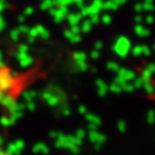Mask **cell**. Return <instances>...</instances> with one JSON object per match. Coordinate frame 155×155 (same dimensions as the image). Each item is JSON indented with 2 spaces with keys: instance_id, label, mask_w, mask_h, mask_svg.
<instances>
[{
  "instance_id": "obj_1",
  "label": "cell",
  "mask_w": 155,
  "mask_h": 155,
  "mask_svg": "<svg viewBox=\"0 0 155 155\" xmlns=\"http://www.w3.org/2000/svg\"><path fill=\"white\" fill-rule=\"evenodd\" d=\"M81 144V140H78L76 137L72 136H58L56 137V146L58 147H63L67 150H71L72 153H77L78 146Z\"/></svg>"
},
{
  "instance_id": "obj_2",
  "label": "cell",
  "mask_w": 155,
  "mask_h": 155,
  "mask_svg": "<svg viewBox=\"0 0 155 155\" xmlns=\"http://www.w3.org/2000/svg\"><path fill=\"white\" fill-rule=\"evenodd\" d=\"M13 81H14V78H13L11 71L5 70V69H0V92H5L9 87H12Z\"/></svg>"
},
{
  "instance_id": "obj_3",
  "label": "cell",
  "mask_w": 155,
  "mask_h": 155,
  "mask_svg": "<svg viewBox=\"0 0 155 155\" xmlns=\"http://www.w3.org/2000/svg\"><path fill=\"white\" fill-rule=\"evenodd\" d=\"M127 48H129V41L125 38H120L116 41V44L114 45V51H116L117 54L121 56L127 55Z\"/></svg>"
},
{
  "instance_id": "obj_4",
  "label": "cell",
  "mask_w": 155,
  "mask_h": 155,
  "mask_svg": "<svg viewBox=\"0 0 155 155\" xmlns=\"http://www.w3.org/2000/svg\"><path fill=\"white\" fill-rule=\"evenodd\" d=\"M23 147H24V143H23L22 140H17V141L13 143V144H11L7 147L6 153H8L9 155L18 154V153L23 150Z\"/></svg>"
},
{
  "instance_id": "obj_5",
  "label": "cell",
  "mask_w": 155,
  "mask_h": 155,
  "mask_svg": "<svg viewBox=\"0 0 155 155\" xmlns=\"http://www.w3.org/2000/svg\"><path fill=\"white\" fill-rule=\"evenodd\" d=\"M152 74H150L148 77L146 78L145 77V90L147 91V93H150L152 97H155V83L153 82V79H152Z\"/></svg>"
},
{
  "instance_id": "obj_6",
  "label": "cell",
  "mask_w": 155,
  "mask_h": 155,
  "mask_svg": "<svg viewBox=\"0 0 155 155\" xmlns=\"http://www.w3.org/2000/svg\"><path fill=\"white\" fill-rule=\"evenodd\" d=\"M90 139H91V141H92L95 146H97V145H98V146H100V145L102 144V143L106 140L105 136H104V134H100V133H98L95 130L90 132Z\"/></svg>"
},
{
  "instance_id": "obj_7",
  "label": "cell",
  "mask_w": 155,
  "mask_h": 155,
  "mask_svg": "<svg viewBox=\"0 0 155 155\" xmlns=\"http://www.w3.org/2000/svg\"><path fill=\"white\" fill-rule=\"evenodd\" d=\"M17 60H18L20 64L22 67H29L32 62V59L28 55V53H22V52H18Z\"/></svg>"
},
{
  "instance_id": "obj_8",
  "label": "cell",
  "mask_w": 155,
  "mask_h": 155,
  "mask_svg": "<svg viewBox=\"0 0 155 155\" xmlns=\"http://www.w3.org/2000/svg\"><path fill=\"white\" fill-rule=\"evenodd\" d=\"M43 98H44V100L50 106H55L56 104H58V101H59V99L56 98L55 95H53V94H51L50 92H46V93H44V95H43Z\"/></svg>"
},
{
  "instance_id": "obj_9",
  "label": "cell",
  "mask_w": 155,
  "mask_h": 155,
  "mask_svg": "<svg viewBox=\"0 0 155 155\" xmlns=\"http://www.w3.org/2000/svg\"><path fill=\"white\" fill-rule=\"evenodd\" d=\"M33 152L35 153H41V154H47L48 153V147L45 144H37L33 147Z\"/></svg>"
},
{
  "instance_id": "obj_10",
  "label": "cell",
  "mask_w": 155,
  "mask_h": 155,
  "mask_svg": "<svg viewBox=\"0 0 155 155\" xmlns=\"http://www.w3.org/2000/svg\"><path fill=\"white\" fill-rule=\"evenodd\" d=\"M97 87H98V93H99V95H101V97H104L106 94V92H107V85H106L101 79H99V81H97Z\"/></svg>"
},
{
  "instance_id": "obj_11",
  "label": "cell",
  "mask_w": 155,
  "mask_h": 155,
  "mask_svg": "<svg viewBox=\"0 0 155 155\" xmlns=\"http://www.w3.org/2000/svg\"><path fill=\"white\" fill-rule=\"evenodd\" d=\"M52 14H53V17H54V20H55L56 22H61L62 20L66 17V9L59 12H53Z\"/></svg>"
},
{
  "instance_id": "obj_12",
  "label": "cell",
  "mask_w": 155,
  "mask_h": 155,
  "mask_svg": "<svg viewBox=\"0 0 155 155\" xmlns=\"http://www.w3.org/2000/svg\"><path fill=\"white\" fill-rule=\"evenodd\" d=\"M66 37L71 43H78L79 40H81V37H79V35H75V33H72L71 31H66Z\"/></svg>"
},
{
  "instance_id": "obj_13",
  "label": "cell",
  "mask_w": 155,
  "mask_h": 155,
  "mask_svg": "<svg viewBox=\"0 0 155 155\" xmlns=\"http://www.w3.org/2000/svg\"><path fill=\"white\" fill-rule=\"evenodd\" d=\"M81 18H82L81 15L74 14V15L68 16V21H69V23L71 24V27H72V25H78V23H79V21H81Z\"/></svg>"
},
{
  "instance_id": "obj_14",
  "label": "cell",
  "mask_w": 155,
  "mask_h": 155,
  "mask_svg": "<svg viewBox=\"0 0 155 155\" xmlns=\"http://www.w3.org/2000/svg\"><path fill=\"white\" fill-rule=\"evenodd\" d=\"M86 120H87L91 124H94V125H97V127L101 123L99 117L95 116V115H92V114H87V115H86Z\"/></svg>"
},
{
  "instance_id": "obj_15",
  "label": "cell",
  "mask_w": 155,
  "mask_h": 155,
  "mask_svg": "<svg viewBox=\"0 0 155 155\" xmlns=\"http://www.w3.org/2000/svg\"><path fill=\"white\" fill-rule=\"evenodd\" d=\"M0 122H1V124H4L5 127H8V125H12L13 123L15 122V120L13 118L12 116H9V117H2L1 120H0Z\"/></svg>"
},
{
  "instance_id": "obj_16",
  "label": "cell",
  "mask_w": 155,
  "mask_h": 155,
  "mask_svg": "<svg viewBox=\"0 0 155 155\" xmlns=\"http://www.w3.org/2000/svg\"><path fill=\"white\" fill-rule=\"evenodd\" d=\"M36 30H37V35L40 36V37H43V38H47V37H48V31H47L44 27H41V28H40V27H37Z\"/></svg>"
},
{
  "instance_id": "obj_17",
  "label": "cell",
  "mask_w": 155,
  "mask_h": 155,
  "mask_svg": "<svg viewBox=\"0 0 155 155\" xmlns=\"http://www.w3.org/2000/svg\"><path fill=\"white\" fill-rule=\"evenodd\" d=\"M91 28H92V23H91V21H85V22L83 23V25L81 27V31L87 32V31L91 30Z\"/></svg>"
},
{
  "instance_id": "obj_18",
  "label": "cell",
  "mask_w": 155,
  "mask_h": 155,
  "mask_svg": "<svg viewBox=\"0 0 155 155\" xmlns=\"http://www.w3.org/2000/svg\"><path fill=\"white\" fill-rule=\"evenodd\" d=\"M74 58H75L76 61H85V60H86V55H85L84 53H82V52L75 53V54H74Z\"/></svg>"
},
{
  "instance_id": "obj_19",
  "label": "cell",
  "mask_w": 155,
  "mask_h": 155,
  "mask_svg": "<svg viewBox=\"0 0 155 155\" xmlns=\"http://www.w3.org/2000/svg\"><path fill=\"white\" fill-rule=\"evenodd\" d=\"M107 68H108L109 70H111V71H116V70H118V66H117L115 62H109V63L107 64Z\"/></svg>"
},
{
  "instance_id": "obj_20",
  "label": "cell",
  "mask_w": 155,
  "mask_h": 155,
  "mask_svg": "<svg viewBox=\"0 0 155 155\" xmlns=\"http://www.w3.org/2000/svg\"><path fill=\"white\" fill-rule=\"evenodd\" d=\"M35 95H36V94L33 93V92H25V93H24V97H25V99L28 100V102H31V101H32Z\"/></svg>"
},
{
  "instance_id": "obj_21",
  "label": "cell",
  "mask_w": 155,
  "mask_h": 155,
  "mask_svg": "<svg viewBox=\"0 0 155 155\" xmlns=\"http://www.w3.org/2000/svg\"><path fill=\"white\" fill-rule=\"evenodd\" d=\"M84 136H85V132H84V130H78L77 133H76V138L78 140H82L84 138Z\"/></svg>"
},
{
  "instance_id": "obj_22",
  "label": "cell",
  "mask_w": 155,
  "mask_h": 155,
  "mask_svg": "<svg viewBox=\"0 0 155 155\" xmlns=\"http://www.w3.org/2000/svg\"><path fill=\"white\" fill-rule=\"evenodd\" d=\"M20 31L18 30H15V31H12V38L14 39V40H17V38H18V35H20Z\"/></svg>"
},
{
  "instance_id": "obj_23",
  "label": "cell",
  "mask_w": 155,
  "mask_h": 155,
  "mask_svg": "<svg viewBox=\"0 0 155 155\" xmlns=\"http://www.w3.org/2000/svg\"><path fill=\"white\" fill-rule=\"evenodd\" d=\"M110 16H108V15H106V16H102V22L106 23V24H109L110 23Z\"/></svg>"
},
{
  "instance_id": "obj_24",
  "label": "cell",
  "mask_w": 155,
  "mask_h": 155,
  "mask_svg": "<svg viewBox=\"0 0 155 155\" xmlns=\"http://www.w3.org/2000/svg\"><path fill=\"white\" fill-rule=\"evenodd\" d=\"M4 28H5V21L2 20V17L0 16V30H2Z\"/></svg>"
},
{
  "instance_id": "obj_25",
  "label": "cell",
  "mask_w": 155,
  "mask_h": 155,
  "mask_svg": "<svg viewBox=\"0 0 155 155\" xmlns=\"http://www.w3.org/2000/svg\"><path fill=\"white\" fill-rule=\"evenodd\" d=\"M92 58H93V59H95V58H99V52H98V51H94V52H92Z\"/></svg>"
},
{
  "instance_id": "obj_26",
  "label": "cell",
  "mask_w": 155,
  "mask_h": 155,
  "mask_svg": "<svg viewBox=\"0 0 155 155\" xmlns=\"http://www.w3.org/2000/svg\"><path fill=\"white\" fill-rule=\"evenodd\" d=\"M28 107L30 110H32V109H35V104H32V102H28Z\"/></svg>"
},
{
  "instance_id": "obj_27",
  "label": "cell",
  "mask_w": 155,
  "mask_h": 155,
  "mask_svg": "<svg viewBox=\"0 0 155 155\" xmlns=\"http://www.w3.org/2000/svg\"><path fill=\"white\" fill-rule=\"evenodd\" d=\"M101 46H102L101 43H97V44H95V48H101Z\"/></svg>"
},
{
  "instance_id": "obj_28",
  "label": "cell",
  "mask_w": 155,
  "mask_h": 155,
  "mask_svg": "<svg viewBox=\"0 0 155 155\" xmlns=\"http://www.w3.org/2000/svg\"><path fill=\"white\" fill-rule=\"evenodd\" d=\"M79 111H81V113H85V107H83V106H82V107H81V108H79Z\"/></svg>"
},
{
  "instance_id": "obj_29",
  "label": "cell",
  "mask_w": 155,
  "mask_h": 155,
  "mask_svg": "<svg viewBox=\"0 0 155 155\" xmlns=\"http://www.w3.org/2000/svg\"><path fill=\"white\" fill-rule=\"evenodd\" d=\"M2 67V60H1V54H0V68Z\"/></svg>"
},
{
  "instance_id": "obj_30",
  "label": "cell",
  "mask_w": 155,
  "mask_h": 155,
  "mask_svg": "<svg viewBox=\"0 0 155 155\" xmlns=\"http://www.w3.org/2000/svg\"><path fill=\"white\" fill-rule=\"evenodd\" d=\"M120 129H121V130H123V124H122V123H120Z\"/></svg>"
}]
</instances>
